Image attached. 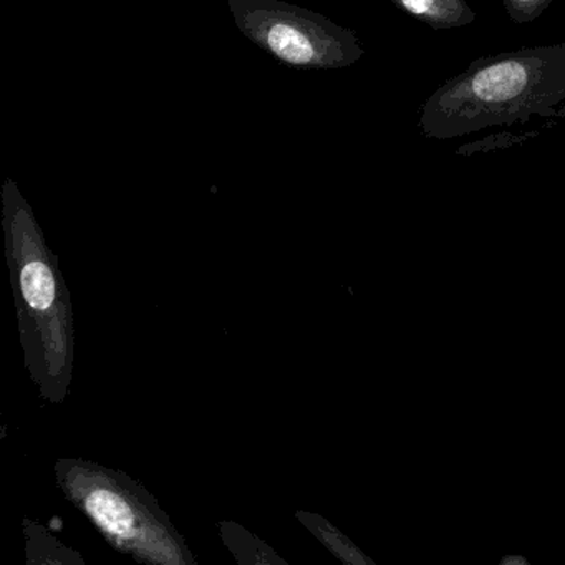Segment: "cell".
Segmentation results:
<instances>
[{
	"label": "cell",
	"instance_id": "5b68a950",
	"mask_svg": "<svg viewBox=\"0 0 565 565\" xmlns=\"http://www.w3.org/2000/svg\"><path fill=\"white\" fill-rule=\"evenodd\" d=\"M22 292L29 306L34 309H49L55 299V280L52 270L44 263H31L21 276Z\"/></svg>",
	"mask_w": 565,
	"mask_h": 565
},
{
	"label": "cell",
	"instance_id": "ba28073f",
	"mask_svg": "<svg viewBox=\"0 0 565 565\" xmlns=\"http://www.w3.org/2000/svg\"><path fill=\"white\" fill-rule=\"evenodd\" d=\"M564 118L565 120V104H562L561 107L557 108V120Z\"/></svg>",
	"mask_w": 565,
	"mask_h": 565
},
{
	"label": "cell",
	"instance_id": "3957f363",
	"mask_svg": "<svg viewBox=\"0 0 565 565\" xmlns=\"http://www.w3.org/2000/svg\"><path fill=\"white\" fill-rule=\"evenodd\" d=\"M409 18L429 25L435 31L459 29L476 21V12L466 0H390Z\"/></svg>",
	"mask_w": 565,
	"mask_h": 565
},
{
	"label": "cell",
	"instance_id": "277c9868",
	"mask_svg": "<svg viewBox=\"0 0 565 565\" xmlns=\"http://www.w3.org/2000/svg\"><path fill=\"white\" fill-rule=\"evenodd\" d=\"M88 508L108 532L117 535H127L134 524V514L125 504L124 499L108 491H97L88 499Z\"/></svg>",
	"mask_w": 565,
	"mask_h": 565
},
{
	"label": "cell",
	"instance_id": "6da1fadb",
	"mask_svg": "<svg viewBox=\"0 0 565 565\" xmlns=\"http://www.w3.org/2000/svg\"><path fill=\"white\" fill-rule=\"evenodd\" d=\"M565 104V44L489 55L448 78L423 104L419 130L452 140L491 127L554 118Z\"/></svg>",
	"mask_w": 565,
	"mask_h": 565
},
{
	"label": "cell",
	"instance_id": "7a4b0ae2",
	"mask_svg": "<svg viewBox=\"0 0 565 565\" xmlns=\"http://www.w3.org/2000/svg\"><path fill=\"white\" fill-rule=\"evenodd\" d=\"M236 28L276 61L303 71H337L365 55L359 38L326 15L284 0H224Z\"/></svg>",
	"mask_w": 565,
	"mask_h": 565
},
{
	"label": "cell",
	"instance_id": "52a82bcc",
	"mask_svg": "<svg viewBox=\"0 0 565 565\" xmlns=\"http://www.w3.org/2000/svg\"><path fill=\"white\" fill-rule=\"evenodd\" d=\"M542 130L527 131V134H499L491 135V137L484 138V140L475 141V143L462 145L459 150H456L458 154H472L478 151H492L498 148H508L512 145L522 143V141L534 138L535 135L541 134Z\"/></svg>",
	"mask_w": 565,
	"mask_h": 565
},
{
	"label": "cell",
	"instance_id": "8992f818",
	"mask_svg": "<svg viewBox=\"0 0 565 565\" xmlns=\"http://www.w3.org/2000/svg\"><path fill=\"white\" fill-rule=\"evenodd\" d=\"M552 0H502L505 14L515 24H529L541 18L548 8Z\"/></svg>",
	"mask_w": 565,
	"mask_h": 565
}]
</instances>
